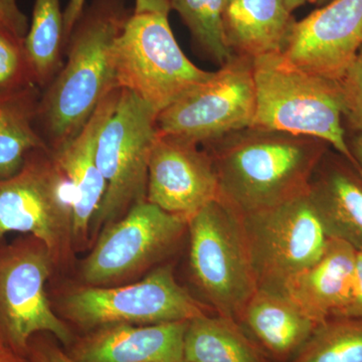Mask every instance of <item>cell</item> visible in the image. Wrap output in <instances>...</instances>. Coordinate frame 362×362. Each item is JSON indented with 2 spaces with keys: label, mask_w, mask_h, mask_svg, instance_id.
Returning a JSON list of instances; mask_svg holds the SVG:
<instances>
[{
  "label": "cell",
  "mask_w": 362,
  "mask_h": 362,
  "mask_svg": "<svg viewBox=\"0 0 362 362\" xmlns=\"http://www.w3.org/2000/svg\"><path fill=\"white\" fill-rule=\"evenodd\" d=\"M187 362H272L230 317L207 314L188 321Z\"/></svg>",
  "instance_id": "7402d4cb"
},
{
  "label": "cell",
  "mask_w": 362,
  "mask_h": 362,
  "mask_svg": "<svg viewBox=\"0 0 362 362\" xmlns=\"http://www.w3.org/2000/svg\"><path fill=\"white\" fill-rule=\"evenodd\" d=\"M362 49V0H332L296 21L283 57L292 65L339 81Z\"/></svg>",
  "instance_id": "5bb4252c"
},
{
  "label": "cell",
  "mask_w": 362,
  "mask_h": 362,
  "mask_svg": "<svg viewBox=\"0 0 362 362\" xmlns=\"http://www.w3.org/2000/svg\"><path fill=\"white\" fill-rule=\"evenodd\" d=\"M37 85L25 40L0 28V92Z\"/></svg>",
  "instance_id": "484cf974"
},
{
  "label": "cell",
  "mask_w": 362,
  "mask_h": 362,
  "mask_svg": "<svg viewBox=\"0 0 362 362\" xmlns=\"http://www.w3.org/2000/svg\"><path fill=\"white\" fill-rule=\"evenodd\" d=\"M64 313L86 332L115 324L153 325L216 314L176 281L170 264L133 284L80 288L66 296Z\"/></svg>",
  "instance_id": "9c48e42d"
},
{
  "label": "cell",
  "mask_w": 362,
  "mask_h": 362,
  "mask_svg": "<svg viewBox=\"0 0 362 362\" xmlns=\"http://www.w3.org/2000/svg\"><path fill=\"white\" fill-rule=\"evenodd\" d=\"M25 47L35 83L45 89L63 66L65 44L61 0H35Z\"/></svg>",
  "instance_id": "603a6c76"
},
{
  "label": "cell",
  "mask_w": 362,
  "mask_h": 362,
  "mask_svg": "<svg viewBox=\"0 0 362 362\" xmlns=\"http://www.w3.org/2000/svg\"><path fill=\"white\" fill-rule=\"evenodd\" d=\"M237 322L272 362H289L317 324L282 293L258 289Z\"/></svg>",
  "instance_id": "d6986e66"
},
{
  "label": "cell",
  "mask_w": 362,
  "mask_h": 362,
  "mask_svg": "<svg viewBox=\"0 0 362 362\" xmlns=\"http://www.w3.org/2000/svg\"><path fill=\"white\" fill-rule=\"evenodd\" d=\"M0 28L18 39H25L30 21L21 11L18 0H0Z\"/></svg>",
  "instance_id": "83f0119b"
},
{
  "label": "cell",
  "mask_w": 362,
  "mask_h": 362,
  "mask_svg": "<svg viewBox=\"0 0 362 362\" xmlns=\"http://www.w3.org/2000/svg\"><path fill=\"white\" fill-rule=\"evenodd\" d=\"M252 71L256 111L252 127L318 138L361 168L343 127L338 81L292 65L282 52L252 59Z\"/></svg>",
  "instance_id": "3957f363"
},
{
  "label": "cell",
  "mask_w": 362,
  "mask_h": 362,
  "mask_svg": "<svg viewBox=\"0 0 362 362\" xmlns=\"http://www.w3.org/2000/svg\"><path fill=\"white\" fill-rule=\"evenodd\" d=\"M111 58L116 88L134 93L158 114L214 74L185 56L162 14L132 13Z\"/></svg>",
  "instance_id": "277c9868"
},
{
  "label": "cell",
  "mask_w": 362,
  "mask_h": 362,
  "mask_svg": "<svg viewBox=\"0 0 362 362\" xmlns=\"http://www.w3.org/2000/svg\"><path fill=\"white\" fill-rule=\"evenodd\" d=\"M308 194L326 235L362 251V169L328 150L312 175Z\"/></svg>",
  "instance_id": "e0dca14e"
},
{
  "label": "cell",
  "mask_w": 362,
  "mask_h": 362,
  "mask_svg": "<svg viewBox=\"0 0 362 362\" xmlns=\"http://www.w3.org/2000/svg\"><path fill=\"white\" fill-rule=\"evenodd\" d=\"M255 111L252 61L233 54L209 80L159 112L157 129L204 146L252 127Z\"/></svg>",
  "instance_id": "8fae6325"
},
{
  "label": "cell",
  "mask_w": 362,
  "mask_h": 362,
  "mask_svg": "<svg viewBox=\"0 0 362 362\" xmlns=\"http://www.w3.org/2000/svg\"><path fill=\"white\" fill-rule=\"evenodd\" d=\"M295 23L285 0H226L223 28L235 56L252 61L282 52Z\"/></svg>",
  "instance_id": "ffe728a7"
},
{
  "label": "cell",
  "mask_w": 362,
  "mask_h": 362,
  "mask_svg": "<svg viewBox=\"0 0 362 362\" xmlns=\"http://www.w3.org/2000/svg\"><path fill=\"white\" fill-rule=\"evenodd\" d=\"M120 94L118 88L109 93L82 131L58 151L52 152L70 185L73 242L77 249L87 242L90 226L106 194L107 181L96 160L97 141L104 124L115 110Z\"/></svg>",
  "instance_id": "2e32d148"
},
{
  "label": "cell",
  "mask_w": 362,
  "mask_h": 362,
  "mask_svg": "<svg viewBox=\"0 0 362 362\" xmlns=\"http://www.w3.org/2000/svg\"><path fill=\"white\" fill-rule=\"evenodd\" d=\"M170 0H135L134 13H156L168 16Z\"/></svg>",
  "instance_id": "1f68e13d"
},
{
  "label": "cell",
  "mask_w": 362,
  "mask_h": 362,
  "mask_svg": "<svg viewBox=\"0 0 362 362\" xmlns=\"http://www.w3.org/2000/svg\"><path fill=\"white\" fill-rule=\"evenodd\" d=\"M218 177V199L239 216L308 192L330 146L309 136L250 127L204 145Z\"/></svg>",
  "instance_id": "7a4b0ae2"
},
{
  "label": "cell",
  "mask_w": 362,
  "mask_h": 362,
  "mask_svg": "<svg viewBox=\"0 0 362 362\" xmlns=\"http://www.w3.org/2000/svg\"><path fill=\"white\" fill-rule=\"evenodd\" d=\"M132 13L125 0H93L74 26L66 62L42 90L37 106V133L52 152L74 139L117 89L112 49Z\"/></svg>",
  "instance_id": "6da1fadb"
},
{
  "label": "cell",
  "mask_w": 362,
  "mask_h": 362,
  "mask_svg": "<svg viewBox=\"0 0 362 362\" xmlns=\"http://www.w3.org/2000/svg\"><path fill=\"white\" fill-rule=\"evenodd\" d=\"M187 233L194 284L214 313L237 321L258 290L242 218L216 199L188 221Z\"/></svg>",
  "instance_id": "5b68a950"
},
{
  "label": "cell",
  "mask_w": 362,
  "mask_h": 362,
  "mask_svg": "<svg viewBox=\"0 0 362 362\" xmlns=\"http://www.w3.org/2000/svg\"><path fill=\"white\" fill-rule=\"evenodd\" d=\"M225 6L226 0H170V8L180 14L194 44L221 66L233 57L226 40Z\"/></svg>",
  "instance_id": "d4e9b609"
},
{
  "label": "cell",
  "mask_w": 362,
  "mask_h": 362,
  "mask_svg": "<svg viewBox=\"0 0 362 362\" xmlns=\"http://www.w3.org/2000/svg\"><path fill=\"white\" fill-rule=\"evenodd\" d=\"M157 116L158 112L141 98L121 89L115 110L98 137L96 160L107 190L93 220V233L146 202L150 156L158 133Z\"/></svg>",
  "instance_id": "8992f818"
},
{
  "label": "cell",
  "mask_w": 362,
  "mask_h": 362,
  "mask_svg": "<svg viewBox=\"0 0 362 362\" xmlns=\"http://www.w3.org/2000/svg\"><path fill=\"white\" fill-rule=\"evenodd\" d=\"M71 190L51 150L26 158L16 175L0 180V239L26 233L45 245L54 263L74 250Z\"/></svg>",
  "instance_id": "52a82bcc"
},
{
  "label": "cell",
  "mask_w": 362,
  "mask_h": 362,
  "mask_svg": "<svg viewBox=\"0 0 362 362\" xmlns=\"http://www.w3.org/2000/svg\"><path fill=\"white\" fill-rule=\"evenodd\" d=\"M40 95L37 85L0 92V180L20 173L33 151L47 148L35 126Z\"/></svg>",
  "instance_id": "44dd1931"
},
{
  "label": "cell",
  "mask_w": 362,
  "mask_h": 362,
  "mask_svg": "<svg viewBox=\"0 0 362 362\" xmlns=\"http://www.w3.org/2000/svg\"><path fill=\"white\" fill-rule=\"evenodd\" d=\"M188 221L140 202L105 228L83 264L86 284L92 287L122 282L168 256L187 233Z\"/></svg>",
  "instance_id": "7c38bea8"
},
{
  "label": "cell",
  "mask_w": 362,
  "mask_h": 362,
  "mask_svg": "<svg viewBox=\"0 0 362 362\" xmlns=\"http://www.w3.org/2000/svg\"><path fill=\"white\" fill-rule=\"evenodd\" d=\"M289 362H362V318L333 317L319 324Z\"/></svg>",
  "instance_id": "cb8c5ba5"
},
{
  "label": "cell",
  "mask_w": 362,
  "mask_h": 362,
  "mask_svg": "<svg viewBox=\"0 0 362 362\" xmlns=\"http://www.w3.org/2000/svg\"><path fill=\"white\" fill-rule=\"evenodd\" d=\"M30 362H32V361H30Z\"/></svg>",
  "instance_id": "8d00e7d4"
},
{
  "label": "cell",
  "mask_w": 362,
  "mask_h": 362,
  "mask_svg": "<svg viewBox=\"0 0 362 362\" xmlns=\"http://www.w3.org/2000/svg\"><path fill=\"white\" fill-rule=\"evenodd\" d=\"M1 346H4V344H2V342H1V341H0V347H1Z\"/></svg>",
  "instance_id": "d590c367"
},
{
  "label": "cell",
  "mask_w": 362,
  "mask_h": 362,
  "mask_svg": "<svg viewBox=\"0 0 362 362\" xmlns=\"http://www.w3.org/2000/svg\"><path fill=\"white\" fill-rule=\"evenodd\" d=\"M86 1L87 0H69L68 4H66L65 11H64V44H65V47L74 26L84 13ZM64 54H65V51H64Z\"/></svg>",
  "instance_id": "4dcf8cb0"
},
{
  "label": "cell",
  "mask_w": 362,
  "mask_h": 362,
  "mask_svg": "<svg viewBox=\"0 0 362 362\" xmlns=\"http://www.w3.org/2000/svg\"><path fill=\"white\" fill-rule=\"evenodd\" d=\"M0 362H30L28 357L21 356L6 346L0 347Z\"/></svg>",
  "instance_id": "836d02e7"
},
{
  "label": "cell",
  "mask_w": 362,
  "mask_h": 362,
  "mask_svg": "<svg viewBox=\"0 0 362 362\" xmlns=\"http://www.w3.org/2000/svg\"><path fill=\"white\" fill-rule=\"evenodd\" d=\"M356 259V247L329 238L322 256L286 285L284 295L317 325L337 317L351 299Z\"/></svg>",
  "instance_id": "ac0fdd59"
},
{
  "label": "cell",
  "mask_w": 362,
  "mask_h": 362,
  "mask_svg": "<svg viewBox=\"0 0 362 362\" xmlns=\"http://www.w3.org/2000/svg\"><path fill=\"white\" fill-rule=\"evenodd\" d=\"M347 142H349V146L352 156H354V159H356L358 165L362 168V134L354 133V135Z\"/></svg>",
  "instance_id": "d6a6232c"
},
{
  "label": "cell",
  "mask_w": 362,
  "mask_h": 362,
  "mask_svg": "<svg viewBox=\"0 0 362 362\" xmlns=\"http://www.w3.org/2000/svg\"><path fill=\"white\" fill-rule=\"evenodd\" d=\"M337 317L362 318V251H357L356 281L351 299Z\"/></svg>",
  "instance_id": "f546056e"
},
{
  "label": "cell",
  "mask_w": 362,
  "mask_h": 362,
  "mask_svg": "<svg viewBox=\"0 0 362 362\" xmlns=\"http://www.w3.org/2000/svg\"><path fill=\"white\" fill-rule=\"evenodd\" d=\"M54 259L33 235L0 245V341L28 357L35 335H52L68 347L74 341L70 327L49 303L45 285Z\"/></svg>",
  "instance_id": "ba28073f"
},
{
  "label": "cell",
  "mask_w": 362,
  "mask_h": 362,
  "mask_svg": "<svg viewBox=\"0 0 362 362\" xmlns=\"http://www.w3.org/2000/svg\"><path fill=\"white\" fill-rule=\"evenodd\" d=\"M28 358L32 362H75L56 342L45 337V333L35 335L28 346Z\"/></svg>",
  "instance_id": "f1b7e54d"
},
{
  "label": "cell",
  "mask_w": 362,
  "mask_h": 362,
  "mask_svg": "<svg viewBox=\"0 0 362 362\" xmlns=\"http://www.w3.org/2000/svg\"><path fill=\"white\" fill-rule=\"evenodd\" d=\"M240 218L258 289L267 291L284 294L286 285L322 256L329 239L308 192Z\"/></svg>",
  "instance_id": "30bf717a"
},
{
  "label": "cell",
  "mask_w": 362,
  "mask_h": 362,
  "mask_svg": "<svg viewBox=\"0 0 362 362\" xmlns=\"http://www.w3.org/2000/svg\"><path fill=\"white\" fill-rule=\"evenodd\" d=\"M187 325L177 321L103 326L74 339L66 352L75 362H187Z\"/></svg>",
  "instance_id": "9a60e30c"
},
{
  "label": "cell",
  "mask_w": 362,
  "mask_h": 362,
  "mask_svg": "<svg viewBox=\"0 0 362 362\" xmlns=\"http://www.w3.org/2000/svg\"><path fill=\"white\" fill-rule=\"evenodd\" d=\"M216 199L218 177L209 152L197 143L157 133L146 202L188 221Z\"/></svg>",
  "instance_id": "4fadbf2b"
},
{
  "label": "cell",
  "mask_w": 362,
  "mask_h": 362,
  "mask_svg": "<svg viewBox=\"0 0 362 362\" xmlns=\"http://www.w3.org/2000/svg\"><path fill=\"white\" fill-rule=\"evenodd\" d=\"M338 83L341 90L343 120L350 130L362 134V49Z\"/></svg>",
  "instance_id": "4316f807"
},
{
  "label": "cell",
  "mask_w": 362,
  "mask_h": 362,
  "mask_svg": "<svg viewBox=\"0 0 362 362\" xmlns=\"http://www.w3.org/2000/svg\"><path fill=\"white\" fill-rule=\"evenodd\" d=\"M326 1L327 0H285L286 6H287L291 13L306 4H321Z\"/></svg>",
  "instance_id": "e575fe53"
}]
</instances>
